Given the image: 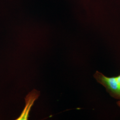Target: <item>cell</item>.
I'll return each mask as SVG.
<instances>
[{"instance_id": "obj_1", "label": "cell", "mask_w": 120, "mask_h": 120, "mask_svg": "<svg viewBox=\"0 0 120 120\" xmlns=\"http://www.w3.org/2000/svg\"><path fill=\"white\" fill-rule=\"evenodd\" d=\"M94 77L97 82L104 86L112 97L120 100V89L116 77H108L98 71L95 73Z\"/></svg>"}, {"instance_id": "obj_2", "label": "cell", "mask_w": 120, "mask_h": 120, "mask_svg": "<svg viewBox=\"0 0 120 120\" xmlns=\"http://www.w3.org/2000/svg\"><path fill=\"white\" fill-rule=\"evenodd\" d=\"M35 91H34V93H32L29 95L26 98V107L21 116L17 119V120H26L27 119L29 111L30 110L31 106L32 105L34 102L35 100L38 97V95L37 93H35Z\"/></svg>"}, {"instance_id": "obj_3", "label": "cell", "mask_w": 120, "mask_h": 120, "mask_svg": "<svg viewBox=\"0 0 120 120\" xmlns=\"http://www.w3.org/2000/svg\"><path fill=\"white\" fill-rule=\"evenodd\" d=\"M116 81L117 82V83H118V86L119 87V88L120 89V74L117 77H116Z\"/></svg>"}, {"instance_id": "obj_4", "label": "cell", "mask_w": 120, "mask_h": 120, "mask_svg": "<svg viewBox=\"0 0 120 120\" xmlns=\"http://www.w3.org/2000/svg\"><path fill=\"white\" fill-rule=\"evenodd\" d=\"M117 105H118V106L120 107V101H117Z\"/></svg>"}]
</instances>
